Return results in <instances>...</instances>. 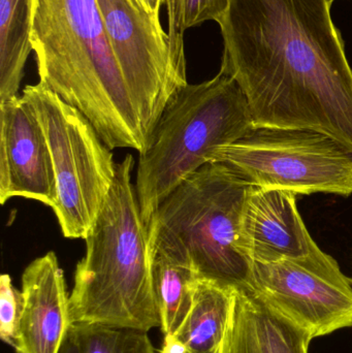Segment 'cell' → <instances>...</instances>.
Segmentation results:
<instances>
[{
	"label": "cell",
	"instance_id": "14",
	"mask_svg": "<svg viewBox=\"0 0 352 353\" xmlns=\"http://www.w3.org/2000/svg\"><path fill=\"white\" fill-rule=\"evenodd\" d=\"M237 290L200 279L187 316L173 334L186 353H225Z\"/></svg>",
	"mask_w": 352,
	"mask_h": 353
},
{
	"label": "cell",
	"instance_id": "18",
	"mask_svg": "<svg viewBox=\"0 0 352 353\" xmlns=\"http://www.w3.org/2000/svg\"><path fill=\"white\" fill-rule=\"evenodd\" d=\"M81 353H156L147 332L101 325H72Z\"/></svg>",
	"mask_w": 352,
	"mask_h": 353
},
{
	"label": "cell",
	"instance_id": "22",
	"mask_svg": "<svg viewBox=\"0 0 352 353\" xmlns=\"http://www.w3.org/2000/svg\"><path fill=\"white\" fill-rule=\"evenodd\" d=\"M60 353H81L78 342H76L74 335L70 333V331L68 333L65 342H64L63 346H62Z\"/></svg>",
	"mask_w": 352,
	"mask_h": 353
},
{
	"label": "cell",
	"instance_id": "15",
	"mask_svg": "<svg viewBox=\"0 0 352 353\" xmlns=\"http://www.w3.org/2000/svg\"><path fill=\"white\" fill-rule=\"evenodd\" d=\"M30 33V0H0V103L19 97Z\"/></svg>",
	"mask_w": 352,
	"mask_h": 353
},
{
	"label": "cell",
	"instance_id": "1",
	"mask_svg": "<svg viewBox=\"0 0 352 353\" xmlns=\"http://www.w3.org/2000/svg\"><path fill=\"white\" fill-rule=\"evenodd\" d=\"M334 0H229L218 21L220 72L236 81L254 128L307 130L352 152V70Z\"/></svg>",
	"mask_w": 352,
	"mask_h": 353
},
{
	"label": "cell",
	"instance_id": "16",
	"mask_svg": "<svg viewBox=\"0 0 352 353\" xmlns=\"http://www.w3.org/2000/svg\"><path fill=\"white\" fill-rule=\"evenodd\" d=\"M152 255V281L163 336L174 334L187 316L198 285L194 269L159 252Z\"/></svg>",
	"mask_w": 352,
	"mask_h": 353
},
{
	"label": "cell",
	"instance_id": "2",
	"mask_svg": "<svg viewBox=\"0 0 352 353\" xmlns=\"http://www.w3.org/2000/svg\"><path fill=\"white\" fill-rule=\"evenodd\" d=\"M39 82L78 109L111 150L147 144L96 0H30Z\"/></svg>",
	"mask_w": 352,
	"mask_h": 353
},
{
	"label": "cell",
	"instance_id": "21",
	"mask_svg": "<svg viewBox=\"0 0 352 353\" xmlns=\"http://www.w3.org/2000/svg\"><path fill=\"white\" fill-rule=\"evenodd\" d=\"M136 1L153 18L159 20V12H161V6L165 3V0H136Z\"/></svg>",
	"mask_w": 352,
	"mask_h": 353
},
{
	"label": "cell",
	"instance_id": "23",
	"mask_svg": "<svg viewBox=\"0 0 352 353\" xmlns=\"http://www.w3.org/2000/svg\"><path fill=\"white\" fill-rule=\"evenodd\" d=\"M351 284H352V280H351Z\"/></svg>",
	"mask_w": 352,
	"mask_h": 353
},
{
	"label": "cell",
	"instance_id": "6",
	"mask_svg": "<svg viewBox=\"0 0 352 353\" xmlns=\"http://www.w3.org/2000/svg\"><path fill=\"white\" fill-rule=\"evenodd\" d=\"M45 132L55 173L57 201L53 207L68 239H86L116 176L111 149L91 122L43 83L23 90Z\"/></svg>",
	"mask_w": 352,
	"mask_h": 353
},
{
	"label": "cell",
	"instance_id": "20",
	"mask_svg": "<svg viewBox=\"0 0 352 353\" xmlns=\"http://www.w3.org/2000/svg\"><path fill=\"white\" fill-rule=\"evenodd\" d=\"M161 353H186V350L173 334H169L165 336Z\"/></svg>",
	"mask_w": 352,
	"mask_h": 353
},
{
	"label": "cell",
	"instance_id": "8",
	"mask_svg": "<svg viewBox=\"0 0 352 353\" xmlns=\"http://www.w3.org/2000/svg\"><path fill=\"white\" fill-rule=\"evenodd\" d=\"M146 144L171 99L185 87L169 35L136 0H96Z\"/></svg>",
	"mask_w": 352,
	"mask_h": 353
},
{
	"label": "cell",
	"instance_id": "5",
	"mask_svg": "<svg viewBox=\"0 0 352 353\" xmlns=\"http://www.w3.org/2000/svg\"><path fill=\"white\" fill-rule=\"evenodd\" d=\"M253 128L241 88L225 72L183 87L140 153L136 189L145 224L183 181L212 163L219 147L237 142Z\"/></svg>",
	"mask_w": 352,
	"mask_h": 353
},
{
	"label": "cell",
	"instance_id": "9",
	"mask_svg": "<svg viewBox=\"0 0 352 353\" xmlns=\"http://www.w3.org/2000/svg\"><path fill=\"white\" fill-rule=\"evenodd\" d=\"M254 290L312 338L352 327L351 280L318 249L303 259L252 263Z\"/></svg>",
	"mask_w": 352,
	"mask_h": 353
},
{
	"label": "cell",
	"instance_id": "17",
	"mask_svg": "<svg viewBox=\"0 0 352 353\" xmlns=\"http://www.w3.org/2000/svg\"><path fill=\"white\" fill-rule=\"evenodd\" d=\"M169 12V43L174 63L186 74L184 33L206 21L218 22L229 8V0H165Z\"/></svg>",
	"mask_w": 352,
	"mask_h": 353
},
{
	"label": "cell",
	"instance_id": "7",
	"mask_svg": "<svg viewBox=\"0 0 352 353\" xmlns=\"http://www.w3.org/2000/svg\"><path fill=\"white\" fill-rule=\"evenodd\" d=\"M212 163L233 169L254 186L298 194H352V152L338 141L307 130L254 128L219 147Z\"/></svg>",
	"mask_w": 352,
	"mask_h": 353
},
{
	"label": "cell",
	"instance_id": "13",
	"mask_svg": "<svg viewBox=\"0 0 352 353\" xmlns=\"http://www.w3.org/2000/svg\"><path fill=\"white\" fill-rule=\"evenodd\" d=\"M312 336L256 292H237L225 353H308Z\"/></svg>",
	"mask_w": 352,
	"mask_h": 353
},
{
	"label": "cell",
	"instance_id": "3",
	"mask_svg": "<svg viewBox=\"0 0 352 353\" xmlns=\"http://www.w3.org/2000/svg\"><path fill=\"white\" fill-rule=\"evenodd\" d=\"M132 154L116 165L111 190L86 240L70 294L72 325L151 331L161 329L152 255L136 186Z\"/></svg>",
	"mask_w": 352,
	"mask_h": 353
},
{
	"label": "cell",
	"instance_id": "4",
	"mask_svg": "<svg viewBox=\"0 0 352 353\" xmlns=\"http://www.w3.org/2000/svg\"><path fill=\"white\" fill-rule=\"evenodd\" d=\"M252 186L225 163L200 168L151 218V252L188 265L200 279L237 292H256L253 263L241 248L244 210Z\"/></svg>",
	"mask_w": 352,
	"mask_h": 353
},
{
	"label": "cell",
	"instance_id": "11",
	"mask_svg": "<svg viewBox=\"0 0 352 353\" xmlns=\"http://www.w3.org/2000/svg\"><path fill=\"white\" fill-rule=\"evenodd\" d=\"M295 193L252 186L242 222L241 248L253 263L303 259L314 242L299 214Z\"/></svg>",
	"mask_w": 352,
	"mask_h": 353
},
{
	"label": "cell",
	"instance_id": "19",
	"mask_svg": "<svg viewBox=\"0 0 352 353\" xmlns=\"http://www.w3.org/2000/svg\"><path fill=\"white\" fill-rule=\"evenodd\" d=\"M22 308V294L12 283L10 275L0 278V338L14 346Z\"/></svg>",
	"mask_w": 352,
	"mask_h": 353
},
{
	"label": "cell",
	"instance_id": "12",
	"mask_svg": "<svg viewBox=\"0 0 352 353\" xmlns=\"http://www.w3.org/2000/svg\"><path fill=\"white\" fill-rule=\"evenodd\" d=\"M17 353H60L70 333V296L54 252L34 259L22 275Z\"/></svg>",
	"mask_w": 352,
	"mask_h": 353
},
{
	"label": "cell",
	"instance_id": "10",
	"mask_svg": "<svg viewBox=\"0 0 352 353\" xmlns=\"http://www.w3.org/2000/svg\"><path fill=\"white\" fill-rule=\"evenodd\" d=\"M0 203L14 196L53 209L55 173L45 132L23 97L0 103Z\"/></svg>",
	"mask_w": 352,
	"mask_h": 353
}]
</instances>
